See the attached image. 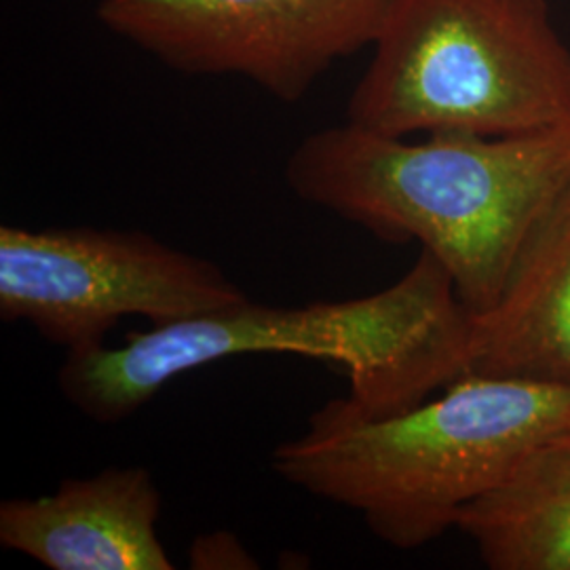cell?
Masks as SVG:
<instances>
[{
    "instance_id": "1",
    "label": "cell",
    "mask_w": 570,
    "mask_h": 570,
    "mask_svg": "<svg viewBox=\"0 0 570 570\" xmlns=\"http://www.w3.org/2000/svg\"><path fill=\"white\" fill-rule=\"evenodd\" d=\"M473 315L449 268L421 249L406 275L370 296L303 306L242 305L214 315L127 332L119 346L68 351L63 397L100 425L146 406L190 370L239 355H301L341 366V407L381 419L423 404L468 374Z\"/></svg>"
},
{
    "instance_id": "2",
    "label": "cell",
    "mask_w": 570,
    "mask_h": 570,
    "mask_svg": "<svg viewBox=\"0 0 570 570\" xmlns=\"http://www.w3.org/2000/svg\"><path fill=\"white\" fill-rule=\"evenodd\" d=\"M285 180L306 204L381 242L421 244L480 315L570 193V127L503 138L446 131L407 142L345 122L306 136Z\"/></svg>"
},
{
    "instance_id": "3",
    "label": "cell",
    "mask_w": 570,
    "mask_h": 570,
    "mask_svg": "<svg viewBox=\"0 0 570 570\" xmlns=\"http://www.w3.org/2000/svg\"><path fill=\"white\" fill-rule=\"evenodd\" d=\"M570 428V385L463 374L419 406L381 419L336 400L273 450L296 489L357 511L381 541L419 550L456 529L551 433Z\"/></svg>"
},
{
    "instance_id": "4",
    "label": "cell",
    "mask_w": 570,
    "mask_h": 570,
    "mask_svg": "<svg viewBox=\"0 0 570 570\" xmlns=\"http://www.w3.org/2000/svg\"><path fill=\"white\" fill-rule=\"evenodd\" d=\"M348 106L374 134L570 127V49L546 0H397Z\"/></svg>"
},
{
    "instance_id": "5",
    "label": "cell",
    "mask_w": 570,
    "mask_h": 570,
    "mask_svg": "<svg viewBox=\"0 0 570 570\" xmlns=\"http://www.w3.org/2000/svg\"><path fill=\"white\" fill-rule=\"evenodd\" d=\"M247 294L204 256L142 230L0 226V317L51 345H106L122 317L165 326L242 305Z\"/></svg>"
},
{
    "instance_id": "6",
    "label": "cell",
    "mask_w": 570,
    "mask_h": 570,
    "mask_svg": "<svg viewBox=\"0 0 570 570\" xmlns=\"http://www.w3.org/2000/svg\"><path fill=\"white\" fill-rule=\"evenodd\" d=\"M397 0H102L100 21L167 66L235 75L298 102L332 63L372 47Z\"/></svg>"
},
{
    "instance_id": "7",
    "label": "cell",
    "mask_w": 570,
    "mask_h": 570,
    "mask_svg": "<svg viewBox=\"0 0 570 570\" xmlns=\"http://www.w3.org/2000/svg\"><path fill=\"white\" fill-rule=\"evenodd\" d=\"M164 497L146 468H106L0 503V546L51 570H174L157 524Z\"/></svg>"
},
{
    "instance_id": "8",
    "label": "cell",
    "mask_w": 570,
    "mask_h": 570,
    "mask_svg": "<svg viewBox=\"0 0 570 570\" xmlns=\"http://www.w3.org/2000/svg\"><path fill=\"white\" fill-rule=\"evenodd\" d=\"M468 374L570 385V193L537 226L497 303L473 315Z\"/></svg>"
},
{
    "instance_id": "9",
    "label": "cell",
    "mask_w": 570,
    "mask_h": 570,
    "mask_svg": "<svg viewBox=\"0 0 570 570\" xmlns=\"http://www.w3.org/2000/svg\"><path fill=\"white\" fill-rule=\"evenodd\" d=\"M492 570H570V428L537 444L510 478L461 513Z\"/></svg>"
},
{
    "instance_id": "10",
    "label": "cell",
    "mask_w": 570,
    "mask_h": 570,
    "mask_svg": "<svg viewBox=\"0 0 570 570\" xmlns=\"http://www.w3.org/2000/svg\"><path fill=\"white\" fill-rule=\"evenodd\" d=\"M190 569L244 570L258 569L256 558L245 550L244 543L228 530H214L193 541L188 550Z\"/></svg>"
}]
</instances>
